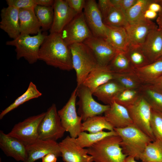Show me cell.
Wrapping results in <instances>:
<instances>
[{
	"instance_id": "6da1fadb",
	"label": "cell",
	"mask_w": 162,
	"mask_h": 162,
	"mask_svg": "<svg viewBox=\"0 0 162 162\" xmlns=\"http://www.w3.org/2000/svg\"><path fill=\"white\" fill-rule=\"evenodd\" d=\"M38 60L61 70L73 69L70 48L61 34L50 33L46 36L40 48Z\"/></svg>"
},
{
	"instance_id": "7a4b0ae2",
	"label": "cell",
	"mask_w": 162,
	"mask_h": 162,
	"mask_svg": "<svg viewBox=\"0 0 162 162\" xmlns=\"http://www.w3.org/2000/svg\"><path fill=\"white\" fill-rule=\"evenodd\" d=\"M121 138L124 153L127 156L140 159L147 146L154 141L134 124L121 128H114Z\"/></svg>"
},
{
	"instance_id": "3957f363",
	"label": "cell",
	"mask_w": 162,
	"mask_h": 162,
	"mask_svg": "<svg viewBox=\"0 0 162 162\" xmlns=\"http://www.w3.org/2000/svg\"><path fill=\"white\" fill-rule=\"evenodd\" d=\"M121 139L118 135L104 138L87 148L94 162H124L127 156L121 146Z\"/></svg>"
},
{
	"instance_id": "277c9868",
	"label": "cell",
	"mask_w": 162,
	"mask_h": 162,
	"mask_svg": "<svg viewBox=\"0 0 162 162\" xmlns=\"http://www.w3.org/2000/svg\"><path fill=\"white\" fill-rule=\"evenodd\" d=\"M71 53L73 69L76 75L77 86L82 85L89 74L98 66L94 55L83 42L69 46Z\"/></svg>"
},
{
	"instance_id": "5b68a950",
	"label": "cell",
	"mask_w": 162,
	"mask_h": 162,
	"mask_svg": "<svg viewBox=\"0 0 162 162\" xmlns=\"http://www.w3.org/2000/svg\"><path fill=\"white\" fill-rule=\"evenodd\" d=\"M42 30L37 34H20L16 38L6 42V45L14 46L17 59L23 58L29 64H33L38 60L40 47L47 35Z\"/></svg>"
},
{
	"instance_id": "8992f818",
	"label": "cell",
	"mask_w": 162,
	"mask_h": 162,
	"mask_svg": "<svg viewBox=\"0 0 162 162\" xmlns=\"http://www.w3.org/2000/svg\"><path fill=\"white\" fill-rule=\"evenodd\" d=\"M58 111L55 104L47 109L38 127V139L56 141L63 136L66 131L62 124Z\"/></svg>"
},
{
	"instance_id": "52a82bcc",
	"label": "cell",
	"mask_w": 162,
	"mask_h": 162,
	"mask_svg": "<svg viewBox=\"0 0 162 162\" xmlns=\"http://www.w3.org/2000/svg\"><path fill=\"white\" fill-rule=\"evenodd\" d=\"M77 92L76 87L67 103L58 111L63 127L74 138H76L82 132V118L78 115L76 109Z\"/></svg>"
},
{
	"instance_id": "ba28073f",
	"label": "cell",
	"mask_w": 162,
	"mask_h": 162,
	"mask_svg": "<svg viewBox=\"0 0 162 162\" xmlns=\"http://www.w3.org/2000/svg\"><path fill=\"white\" fill-rule=\"evenodd\" d=\"M45 114V112H43L18 122L7 135L16 138L26 146L34 143L38 140V127Z\"/></svg>"
},
{
	"instance_id": "9c48e42d",
	"label": "cell",
	"mask_w": 162,
	"mask_h": 162,
	"mask_svg": "<svg viewBox=\"0 0 162 162\" xmlns=\"http://www.w3.org/2000/svg\"><path fill=\"white\" fill-rule=\"evenodd\" d=\"M77 88V95L79 100L77 114L83 121L92 117L99 116L104 113L110 107L97 102L93 97V94L87 87L82 84Z\"/></svg>"
},
{
	"instance_id": "30bf717a",
	"label": "cell",
	"mask_w": 162,
	"mask_h": 162,
	"mask_svg": "<svg viewBox=\"0 0 162 162\" xmlns=\"http://www.w3.org/2000/svg\"><path fill=\"white\" fill-rule=\"evenodd\" d=\"M127 108L133 124L155 140L150 126L152 108L145 99L141 95L134 104Z\"/></svg>"
},
{
	"instance_id": "8fae6325",
	"label": "cell",
	"mask_w": 162,
	"mask_h": 162,
	"mask_svg": "<svg viewBox=\"0 0 162 162\" xmlns=\"http://www.w3.org/2000/svg\"><path fill=\"white\" fill-rule=\"evenodd\" d=\"M61 36L68 46L83 42L93 36L86 22L83 12L77 14L64 28Z\"/></svg>"
},
{
	"instance_id": "7c38bea8",
	"label": "cell",
	"mask_w": 162,
	"mask_h": 162,
	"mask_svg": "<svg viewBox=\"0 0 162 162\" xmlns=\"http://www.w3.org/2000/svg\"><path fill=\"white\" fill-rule=\"evenodd\" d=\"M83 43L91 50L98 65L107 67L120 50L114 48L105 39L93 36Z\"/></svg>"
},
{
	"instance_id": "4fadbf2b",
	"label": "cell",
	"mask_w": 162,
	"mask_h": 162,
	"mask_svg": "<svg viewBox=\"0 0 162 162\" xmlns=\"http://www.w3.org/2000/svg\"><path fill=\"white\" fill-rule=\"evenodd\" d=\"M75 138L67 136L58 143L61 157L64 162H93L92 157L88 154L87 148L81 147Z\"/></svg>"
},
{
	"instance_id": "5bb4252c",
	"label": "cell",
	"mask_w": 162,
	"mask_h": 162,
	"mask_svg": "<svg viewBox=\"0 0 162 162\" xmlns=\"http://www.w3.org/2000/svg\"><path fill=\"white\" fill-rule=\"evenodd\" d=\"M83 13L86 22L93 36L105 39L106 26L94 0H86Z\"/></svg>"
},
{
	"instance_id": "9a60e30c",
	"label": "cell",
	"mask_w": 162,
	"mask_h": 162,
	"mask_svg": "<svg viewBox=\"0 0 162 162\" xmlns=\"http://www.w3.org/2000/svg\"><path fill=\"white\" fill-rule=\"evenodd\" d=\"M53 10L50 33L61 34L65 27L78 14L70 7L66 0H55Z\"/></svg>"
},
{
	"instance_id": "2e32d148",
	"label": "cell",
	"mask_w": 162,
	"mask_h": 162,
	"mask_svg": "<svg viewBox=\"0 0 162 162\" xmlns=\"http://www.w3.org/2000/svg\"><path fill=\"white\" fill-rule=\"evenodd\" d=\"M158 27L155 23L143 17L134 22L128 23L125 28L128 36L130 44L140 46L149 32Z\"/></svg>"
},
{
	"instance_id": "e0dca14e",
	"label": "cell",
	"mask_w": 162,
	"mask_h": 162,
	"mask_svg": "<svg viewBox=\"0 0 162 162\" xmlns=\"http://www.w3.org/2000/svg\"><path fill=\"white\" fill-rule=\"evenodd\" d=\"M26 146L22 142L0 131V148L4 154L17 161L26 162L28 154Z\"/></svg>"
},
{
	"instance_id": "ac0fdd59",
	"label": "cell",
	"mask_w": 162,
	"mask_h": 162,
	"mask_svg": "<svg viewBox=\"0 0 162 162\" xmlns=\"http://www.w3.org/2000/svg\"><path fill=\"white\" fill-rule=\"evenodd\" d=\"M26 148L28 158L26 162H34L51 153L55 154L58 157H61L60 147L57 141L38 139L27 146Z\"/></svg>"
},
{
	"instance_id": "d6986e66",
	"label": "cell",
	"mask_w": 162,
	"mask_h": 162,
	"mask_svg": "<svg viewBox=\"0 0 162 162\" xmlns=\"http://www.w3.org/2000/svg\"><path fill=\"white\" fill-rule=\"evenodd\" d=\"M140 47L149 64L162 56V31L158 26L149 32Z\"/></svg>"
},
{
	"instance_id": "ffe728a7",
	"label": "cell",
	"mask_w": 162,
	"mask_h": 162,
	"mask_svg": "<svg viewBox=\"0 0 162 162\" xmlns=\"http://www.w3.org/2000/svg\"><path fill=\"white\" fill-rule=\"evenodd\" d=\"M19 12V9L10 6L3 8L1 11L0 28L13 39L20 34Z\"/></svg>"
},
{
	"instance_id": "44dd1931",
	"label": "cell",
	"mask_w": 162,
	"mask_h": 162,
	"mask_svg": "<svg viewBox=\"0 0 162 162\" xmlns=\"http://www.w3.org/2000/svg\"><path fill=\"white\" fill-rule=\"evenodd\" d=\"M104 116L114 128H125L133 124L128 109L114 101Z\"/></svg>"
},
{
	"instance_id": "7402d4cb",
	"label": "cell",
	"mask_w": 162,
	"mask_h": 162,
	"mask_svg": "<svg viewBox=\"0 0 162 162\" xmlns=\"http://www.w3.org/2000/svg\"><path fill=\"white\" fill-rule=\"evenodd\" d=\"M116 73L107 66L98 65L88 75L82 85L88 88L92 93L99 86L112 80H114Z\"/></svg>"
},
{
	"instance_id": "603a6c76",
	"label": "cell",
	"mask_w": 162,
	"mask_h": 162,
	"mask_svg": "<svg viewBox=\"0 0 162 162\" xmlns=\"http://www.w3.org/2000/svg\"><path fill=\"white\" fill-rule=\"evenodd\" d=\"M19 18L21 34L36 35L41 30L34 9H19Z\"/></svg>"
},
{
	"instance_id": "cb8c5ba5",
	"label": "cell",
	"mask_w": 162,
	"mask_h": 162,
	"mask_svg": "<svg viewBox=\"0 0 162 162\" xmlns=\"http://www.w3.org/2000/svg\"><path fill=\"white\" fill-rule=\"evenodd\" d=\"M106 26V40L116 49L125 52L130 45L125 28Z\"/></svg>"
},
{
	"instance_id": "d4e9b609",
	"label": "cell",
	"mask_w": 162,
	"mask_h": 162,
	"mask_svg": "<svg viewBox=\"0 0 162 162\" xmlns=\"http://www.w3.org/2000/svg\"><path fill=\"white\" fill-rule=\"evenodd\" d=\"M124 89L117 81L113 80L98 87L93 92V95L106 105H110Z\"/></svg>"
},
{
	"instance_id": "484cf974",
	"label": "cell",
	"mask_w": 162,
	"mask_h": 162,
	"mask_svg": "<svg viewBox=\"0 0 162 162\" xmlns=\"http://www.w3.org/2000/svg\"><path fill=\"white\" fill-rule=\"evenodd\" d=\"M134 72L143 84H152L162 74V56Z\"/></svg>"
},
{
	"instance_id": "4316f807",
	"label": "cell",
	"mask_w": 162,
	"mask_h": 162,
	"mask_svg": "<svg viewBox=\"0 0 162 162\" xmlns=\"http://www.w3.org/2000/svg\"><path fill=\"white\" fill-rule=\"evenodd\" d=\"M42 95V94L38 89L36 85L31 82L26 91L1 111L0 113V119H2L6 114L20 105L31 100L38 98Z\"/></svg>"
},
{
	"instance_id": "83f0119b",
	"label": "cell",
	"mask_w": 162,
	"mask_h": 162,
	"mask_svg": "<svg viewBox=\"0 0 162 162\" xmlns=\"http://www.w3.org/2000/svg\"><path fill=\"white\" fill-rule=\"evenodd\" d=\"M139 90L152 109L162 112V92L152 84H143Z\"/></svg>"
},
{
	"instance_id": "f1b7e54d",
	"label": "cell",
	"mask_w": 162,
	"mask_h": 162,
	"mask_svg": "<svg viewBox=\"0 0 162 162\" xmlns=\"http://www.w3.org/2000/svg\"><path fill=\"white\" fill-rule=\"evenodd\" d=\"M118 135L114 130L108 132L102 131L95 133L81 132L75 138L76 142L82 147L89 148L95 143L107 136Z\"/></svg>"
},
{
	"instance_id": "f546056e",
	"label": "cell",
	"mask_w": 162,
	"mask_h": 162,
	"mask_svg": "<svg viewBox=\"0 0 162 162\" xmlns=\"http://www.w3.org/2000/svg\"><path fill=\"white\" fill-rule=\"evenodd\" d=\"M104 129L109 131L114 130L112 126L104 116L99 115L92 117L83 121L82 123V132L95 133L103 131Z\"/></svg>"
},
{
	"instance_id": "4dcf8cb0",
	"label": "cell",
	"mask_w": 162,
	"mask_h": 162,
	"mask_svg": "<svg viewBox=\"0 0 162 162\" xmlns=\"http://www.w3.org/2000/svg\"><path fill=\"white\" fill-rule=\"evenodd\" d=\"M140 159L142 162H162V141L155 139L150 142Z\"/></svg>"
},
{
	"instance_id": "1f68e13d",
	"label": "cell",
	"mask_w": 162,
	"mask_h": 162,
	"mask_svg": "<svg viewBox=\"0 0 162 162\" xmlns=\"http://www.w3.org/2000/svg\"><path fill=\"white\" fill-rule=\"evenodd\" d=\"M107 67L112 71L117 74L133 72L134 69L125 52L122 51L116 54Z\"/></svg>"
},
{
	"instance_id": "d6a6232c",
	"label": "cell",
	"mask_w": 162,
	"mask_h": 162,
	"mask_svg": "<svg viewBox=\"0 0 162 162\" xmlns=\"http://www.w3.org/2000/svg\"><path fill=\"white\" fill-rule=\"evenodd\" d=\"M34 10L42 31L45 32L50 30L53 20V6L46 7L36 5Z\"/></svg>"
},
{
	"instance_id": "836d02e7",
	"label": "cell",
	"mask_w": 162,
	"mask_h": 162,
	"mask_svg": "<svg viewBox=\"0 0 162 162\" xmlns=\"http://www.w3.org/2000/svg\"><path fill=\"white\" fill-rule=\"evenodd\" d=\"M125 52L134 69L142 68L149 64L140 46L130 44Z\"/></svg>"
},
{
	"instance_id": "e575fe53",
	"label": "cell",
	"mask_w": 162,
	"mask_h": 162,
	"mask_svg": "<svg viewBox=\"0 0 162 162\" xmlns=\"http://www.w3.org/2000/svg\"><path fill=\"white\" fill-rule=\"evenodd\" d=\"M103 21L106 25L117 27L125 28L128 24L125 13L113 6Z\"/></svg>"
},
{
	"instance_id": "d590c367",
	"label": "cell",
	"mask_w": 162,
	"mask_h": 162,
	"mask_svg": "<svg viewBox=\"0 0 162 162\" xmlns=\"http://www.w3.org/2000/svg\"><path fill=\"white\" fill-rule=\"evenodd\" d=\"M124 89H139L143 84L134 72L117 74L114 79Z\"/></svg>"
},
{
	"instance_id": "8d00e7d4",
	"label": "cell",
	"mask_w": 162,
	"mask_h": 162,
	"mask_svg": "<svg viewBox=\"0 0 162 162\" xmlns=\"http://www.w3.org/2000/svg\"><path fill=\"white\" fill-rule=\"evenodd\" d=\"M152 0H137L125 13L128 23L134 22L143 17V14Z\"/></svg>"
},
{
	"instance_id": "74e56055",
	"label": "cell",
	"mask_w": 162,
	"mask_h": 162,
	"mask_svg": "<svg viewBox=\"0 0 162 162\" xmlns=\"http://www.w3.org/2000/svg\"><path fill=\"white\" fill-rule=\"evenodd\" d=\"M141 95L139 89H124L116 98L114 101L126 108L134 104Z\"/></svg>"
},
{
	"instance_id": "f35d334b",
	"label": "cell",
	"mask_w": 162,
	"mask_h": 162,
	"mask_svg": "<svg viewBox=\"0 0 162 162\" xmlns=\"http://www.w3.org/2000/svg\"><path fill=\"white\" fill-rule=\"evenodd\" d=\"M150 126L155 139L162 141V112L152 108Z\"/></svg>"
},
{
	"instance_id": "ab89813d",
	"label": "cell",
	"mask_w": 162,
	"mask_h": 162,
	"mask_svg": "<svg viewBox=\"0 0 162 162\" xmlns=\"http://www.w3.org/2000/svg\"><path fill=\"white\" fill-rule=\"evenodd\" d=\"M8 6L19 9H34L37 5L34 0H6Z\"/></svg>"
},
{
	"instance_id": "60d3db41",
	"label": "cell",
	"mask_w": 162,
	"mask_h": 162,
	"mask_svg": "<svg viewBox=\"0 0 162 162\" xmlns=\"http://www.w3.org/2000/svg\"><path fill=\"white\" fill-rule=\"evenodd\" d=\"M137 0H111L113 5L125 13L136 2Z\"/></svg>"
},
{
	"instance_id": "b9f144b4",
	"label": "cell",
	"mask_w": 162,
	"mask_h": 162,
	"mask_svg": "<svg viewBox=\"0 0 162 162\" xmlns=\"http://www.w3.org/2000/svg\"><path fill=\"white\" fill-rule=\"evenodd\" d=\"M97 4L104 20L106 17L113 5L111 0H99Z\"/></svg>"
},
{
	"instance_id": "7bdbcfd3",
	"label": "cell",
	"mask_w": 162,
	"mask_h": 162,
	"mask_svg": "<svg viewBox=\"0 0 162 162\" xmlns=\"http://www.w3.org/2000/svg\"><path fill=\"white\" fill-rule=\"evenodd\" d=\"M69 6L77 14L82 12L84 8L86 0H66Z\"/></svg>"
},
{
	"instance_id": "ee69618b",
	"label": "cell",
	"mask_w": 162,
	"mask_h": 162,
	"mask_svg": "<svg viewBox=\"0 0 162 162\" xmlns=\"http://www.w3.org/2000/svg\"><path fill=\"white\" fill-rule=\"evenodd\" d=\"M37 5L46 7H53L55 2L53 0H34Z\"/></svg>"
},
{
	"instance_id": "f6af8a7d",
	"label": "cell",
	"mask_w": 162,
	"mask_h": 162,
	"mask_svg": "<svg viewBox=\"0 0 162 162\" xmlns=\"http://www.w3.org/2000/svg\"><path fill=\"white\" fill-rule=\"evenodd\" d=\"M161 6L156 2L155 0H152L148 6V9L149 10L158 13L161 10Z\"/></svg>"
},
{
	"instance_id": "bcb514c9",
	"label": "cell",
	"mask_w": 162,
	"mask_h": 162,
	"mask_svg": "<svg viewBox=\"0 0 162 162\" xmlns=\"http://www.w3.org/2000/svg\"><path fill=\"white\" fill-rule=\"evenodd\" d=\"M58 158L55 154L49 153L42 158V162H56Z\"/></svg>"
},
{
	"instance_id": "7dc6e473",
	"label": "cell",
	"mask_w": 162,
	"mask_h": 162,
	"mask_svg": "<svg viewBox=\"0 0 162 162\" xmlns=\"http://www.w3.org/2000/svg\"><path fill=\"white\" fill-rule=\"evenodd\" d=\"M157 15V13L147 9L143 14V17L146 19L151 20L155 18Z\"/></svg>"
},
{
	"instance_id": "c3c4849f",
	"label": "cell",
	"mask_w": 162,
	"mask_h": 162,
	"mask_svg": "<svg viewBox=\"0 0 162 162\" xmlns=\"http://www.w3.org/2000/svg\"><path fill=\"white\" fill-rule=\"evenodd\" d=\"M152 85L156 88H162V76L158 79Z\"/></svg>"
},
{
	"instance_id": "681fc988",
	"label": "cell",
	"mask_w": 162,
	"mask_h": 162,
	"mask_svg": "<svg viewBox=\"0 0 162 162\" xmlns=\"http://www.w3.org/2000/svg\"><path fill=\"white\" fill-rule=\"evenodd\" d=\"M156 22L158 27L162 31V17L158 16L156 19Z\"/></svg>"
},
{
	"instance_id": "f907efd6",
	"label": "cell",
	"mask_w": 162,
	"mask_h": 162,
	"mask_svg": "<svg viewBox=\"0 0 162 162\" xmlns=\"http://www.w3.org/2000/svg\"><path fill=\"white\" fill-rule=\"evenodd\" d=\"M135 158L132 156H127L125 158L124 162H137L135 160Z\"/></svg>"
},
{
	"instance_id": "816d5d0a",
	"label": "cell",
	"mask_w": 162,
	"mask_h": 162,
	"mask_svg": "<svg viewBox=\"0 0 162 162\" xmlns=\"http://www.w3.org/2000/svg\"><path fill=\"white\" fill-rule=\"evenodd\" d=\"M155 1L159 4L161 6V10L158 13V16L162 17V0H155Z\"/></svg>"
}]
</instances>
